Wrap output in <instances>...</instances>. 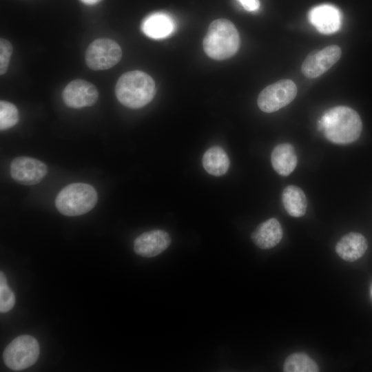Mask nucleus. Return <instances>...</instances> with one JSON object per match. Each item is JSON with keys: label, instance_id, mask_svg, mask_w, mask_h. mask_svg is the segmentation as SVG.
Returning <instances> with one entry per match:
<instances>
[{"label": "nucleus", "instance_id": "obj_23", "mask_svg": "<svg viewBox=\"0 0 372 372\" xmlns=\"http://www.w3.org/2000/svg\"><path fill=\"white\" fill-rule=\"evenodd\" d=\"M242 8L249 12H254L260 8L259 0H237Z\"/></svg>", "mask_w": 372, "mask_h": 372}, {"label": "nucleus", "instance_id": "obj_10", "mask_svg": "<svg viewBox=\"0 0 372 372\" xmlns=\"http://www.w3.org/2000/svg\"><path fill=\"white\" fill-rule=\"evenodd\" d=\"M66 105L72 108L90 107L96 103L99 96L96 87L91 83L76 79L69 83L62 93Z\"/></svg>", "mask_w": 372, "mask_h": 372}, {"label": "nucleus", "instance_id": "obj_5", "mask_svg": "<svg viewBox=\"0 0 372 372\" xmlns=\"http://www.w3.org/2000/svg\"><path fill=\"white\" fill-rule=\"evenodd\" d=\"M37 340L29 335H22L10 342L4 350L3 358L12 370L21 371L33 365L39 355Z\"/></svg>", "mask_w": 372, "mask_h": 372}, {"label": "nucleus", "instance_id": "obj_15", "mask_svg": "<svg viewBox=\"0 0 372 372\" xmlns=\"http://www.w3.org/2000/svg\"><path fill=\"white\" fill-rule=\"evenodd\" d=\"M367 248V240L362 234L358 232H349L340 238L335 249L342 260L354 262L365 254Z\"/></svg>", "mask_w": 372, "mask_h": 372}, {"label": "nucleus", "instance_id": "obj_6", "mask_svg": "<svg viewBox=\"0 0 372 372\" xmlns=\"http://www.w3.org/2000/svg\"><path fill=\"white\" fill-rule=\"evenodd\" d=\"M296 94L297 87L293 81L280 80L261 91L258 97V106L264 112H274L289 104Z\"/></svg>", "mask_w": 372, "mask_h": 372}, {"label": "nucleus", "instance_id": "obj_20", "mask_svg": "<svg viewBox=\"0 0 372 372\" xmlns=\"http://www.w3.org/2000/svg\"><path fill=\"white\" fill-rule=\"evenodd\" d=\"M19 111L10 102L0 101V130H6L14 126L19 121Z\"/></svg>", "mask_w": 372, "mask_h": 372}, {"label": "nucleus", "instance_id": "obj_17", "mask_svg": "<svg viewBox=\"0 0 372 372\" xmlns=\"http://www.w3.org/2000/svg\"><path fill=\"white\" fill-rule=\"evenodd\" d=\"M202 162L205 171L215 176L225 174L230 163L226 152L219 146L209 148L204 153Z\"/></svg>", "mask_w": 372, "mask_h": 372}, {"label": "nucleus", "instance_id": "obj_13", "mask_svg": "<svg viewBox=\"0 0 372 372\" xmlns=\"http://www.w3.org/2000/svg\"><path fill=\"white\" fill-rule=\"evenodd\" d=\"M141 28L147 37L154 39H161L174 32L175 22L169 14L157 12L147 16L142 21Z\"/></svg>", "mask_w": 372, "mask_h": 372}, {"label": "nucleus", "instance_id": "obj_2", "mask_svg": "<svg viewBox=\"0 0 372 372\" xmlns=\"http://www.w3.org/2000/svg\"><path fill=\"white\" fill-rule=\"evenodd\" d=\"M156 92L154 79L140 70L122 74L115 87L118 101L131 109H138L147 105L154 99Z\"/></svg>", "mask_w": 372, "mask_h": 372}, {"label": "nucleus", "instance_id": "obj_19", "mask_svg": "<svg viewBox=\"0 0 372 372\" xmlns=\"http://www.w3.org/2000/svg\"><path fill=\"white\" fill-rule=\"evenodd\" d=\"M318 364L304 353H294L289 355L283 364L285 372H318Z\"/></svg>", "mask_w": 372, "mask_h": 372}, {"label": "nucleus", "instance_id": "obj_18", "mask_svg": "<svg viewBox=\"0 0 372 372\" xmlns=\"http://www.w3.org/2000/svg\"><path fill=\"white\" fill-rule=\"evenodd\" d=\"M282 201L286 211L293 217H301L306 213L307 200L304 192L298 187L289 185L282 194Z\"/></svg>", "mask_w": 372, "mask_h": 372}, {"label": "nucleus", "instance_id": "obj_8", "mask_svg": "<svg viewBox=\"0 0 372 372\" xmlns=\"http://www.w3.org/2000/svg\"><path fill=\"white\" fill-rule=\"evenodd\" d=\"M10 172L17 183L23 185H33L40 183L47 175L48 167L37 158L20 156L12 161Z\"/></svg>", "mask_w": 372, "mask_h": 372}, {"label": "nucleus", "instance_id": "obj_22", "mask_svg": "<svg viewBox=\"0 0 372 372\" xmlns=\"http://www.w3.org/2000/svg\"><path fill=\"white\" fill-rule=\"evenodd\" d=\"M12 53V46L6 39H0V74H4L9 65L10 59Z\"/></svg>", "mask_w": 372, "mask_h": 372}, {"label": "nucleus", "instance_id": "obj_16", "mask_svg": "<svg viewBox=\"0 0 372 372\" xmlns=\"http://www.w3.org/2000/svg\"><path fill=\"white\" fill-rule=\"evenodd\" d=\"M271 161L274 170L280 175H289L296 168L298 157L294 147L289 143L276 145L271 154Z\"/></svg>", "mask_w": 372, "mask_h": 372}, {"label": "nucleus", "instance_id": "obj_1", "mask_svg": "<svg viewBox=\"0 0 372 372\" xmlns=\"http://www.w3.org/2000/svg\"><path fill=\"white\" fill-rule=\"evenodd\" d=\"M319 127L331 143L347 145L359 138L362 123L356 111L349 107L340 105L324 113L319 121Z\"/></svg>", "mask_w": 372, "mask_h": 372}, {"label": "nucleus", "instance_id": "obj_21", "mask_svg": "<svg viewBox=\"0 0 372 372\" xmlns=\"http://www.w3.org/2000/svg\"><path fill=\"white\" fill-rule=\"evenodd\" d=\"M15 303V296L7 283L3 271L0 273V311L6 313L10 311Z\"/></svg>", "mask_w": 372, "mask_h": 372}, {"label": "nucleus", "instance_id": "obj_7", "mask_svg": "<svg viewBox=\"0 0 372 372\" xmlns=\"http://www.w3.org/2000/svg\"><path fill=\"white\" fill-rule=\"evenodd\" d=\"M122 56L119 45L110 39H98L92 42L85 52V63L94 70L109 69L118 63Z\"/></svg>", "mask_w": 372, "mask_h": 372}, {"label": "nucleus", "instance_id": "obj_9", "mask_svg": "<svg viewBox=\"0 0 372 372\" xmlns=\"http://www.w3.org/2000/svg\"><path fill=\"white\" fill-rule=\"evenodd\" d=\"M341 48L336 45H329L310 53L302 64V72L309 79H315L329 70L340 58Z\"/></svg>", "mask_w": 372, "mask_h": 372}, {"label": "nucleus", "instance_id": "obj_12", "mask_svg": "<svg viewBox=\"0 0 372 372\" xmlns=\"http://www.w3.org/2000/svg\"><path fill=\"white\" fill-rule=\"evenodd\" d=\"M170 243L171 238L167 232L154 229L141 234L135 239L134 250L141 256L152 258L164 251Z\"/></svg>", "mask_w": 372, "mask_h": 372}, {"label": "nucleus", "instance_id": "obj_11", "mask_svg": "<svg viewBox=\"0 0 372 372\" xmlns=\"http://www.w3.org/2000/svg\"><path fill=\"white\" fill-rule=\"evenodd\" d=\"M308 19L319 32L329 34L340 30L342 14L337 7L331 4H321L309 10Z\"/></svg>", "mask_w": 372, "mask_h": 372}, {"label": "nucleus", "instance_id": "obj_25", "mask_svg": "<svg viewBox=\"0 0 372 372\" xmlns=\"http://www.w3.org/2000/svg\"><path fill=\"white\" fill-rule=\"evenodd\" d=\"M371 296H372V285L371 286Z\"/></svg>", "mask_w": 372, "mask_h": 372}, {"label": "nucleus", "instance_id": "obj_4", "mask_svg": "<svg viewBox=\"0 0 372 372\" xmlns=\"http://www.w3.org/2000/svg\"><path fill=\"white\" fill-rule=\"evenodd\" d=\"M97 193L90 185L70 184L62 189L55 199L57 210L67 216H77L92 210L97 202Z\"/></svg>", "mask_w": 372, "mask_h": 372}, {"label": "nucleus", "instance_id": "obj_24", "mask_svg": "<svg viewBox=\"0 0 372 372\" xmlns=\"http://www.w3.org/2000/svg\"><path fill=\"white\" fill-rule=\"evenodd\" d=\"M83 3L87 5H94L99 3L101 0H81Z\"/></svg>", "mask_w": 372, "mask_h": 372}, {"label": "nucleus", "instance_id": "obj_14", "mask_svg": "<svg viewBox=\"0 0 372 372\" xmlns=\"http://www.w3.org/2000/svg\"><path fill=\"white\" fill-rule=\"evenodd\" d=\"M282 235L280 223L276 218H271L260 223L252 232L251 238L258 247L268 249L276 246Z\"/></svg>", "mask_w": 372, "mask_h": 372}, {"label": "nucleus", "instance_id": "obj_3", "mask_svg": "<svg viewBox=\"0 0 372 372\" xmlns=\"http://www.w3.org/2000/svg\"><path fill=\"white\" fill-rule=\"evenodd\" d=\"M239 46V33L234 24L226 19L213 21L203 41L205 54L210 58L218 61L234 56Z\"/></svg>", "mask_w": 372, "mask_h": 372}]
</instances>
